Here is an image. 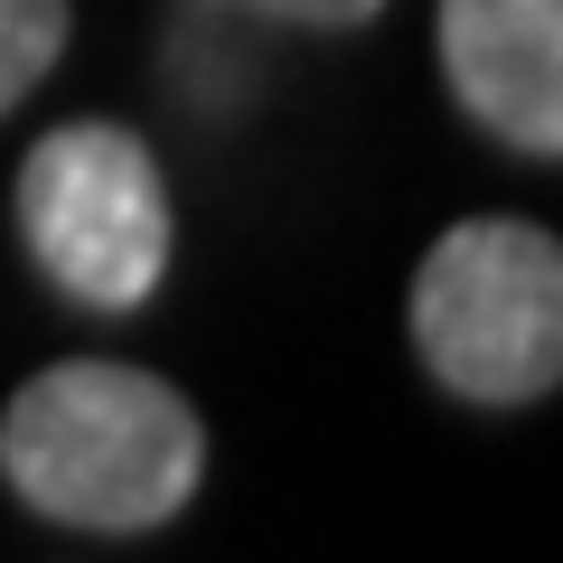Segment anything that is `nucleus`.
I'll use <instances>...</instances> for the list:
<instances>
[{
	"label": "nucleus",
	"instance_id": "f257e3e1",
	"mask_svg": "<svg viewBox=\"0 0 563 563\" xmlns=\"http://www.w3.org/2000/svg\"><path fill=\"white\" fill-rule=\"evenodd\" d=\"M0 479L47 526L141 536L169 526L207 479V422L179 385L113 357H66L10 395L0 413Z\"/></svg>",
	"mask_w": 563,
	"mask_h": 563
},
{
	"label": "nucleus",
	"instance_id": "423d86ee",
	"mask_svg": "<svg viewBox=\"0 0 563 563\" xmlns=\"http://www.w3.org/2000/svg\"><path fill=\"white\" fill-rule=\"evenodd\" d=\"M235 10H263V20H291V29H366L385 0H235Z\"/></svg>",
	"mask_w": 563,
	"mask_h": 563
},
{
	"label": "nucleus",
	"instance_id": "f03ea898",
	"mask_svg": "<svg viewBox=\"0 0 563 563\" xmlns=\"http://www.w3.org/2000/svg\"><path fill=\"white\" fill-rule=\"evenodd\" d=\"M413 347L461 404H536L563 376V244L536 217H470L413 273Z\"/></svg>",
	"mask_w": 563,
	"mask_h": 563
},
{
	"label": "nucleus",
	"instance_id": "39448f33",
	"mask_svg": "<svg viewBox=\"0 0 563 563\" xmlns=\"http://www.w3.org/2000/svg\"><path fill=\"white\" fill-rule=\"evenodd\" d=\"M76 0H0V113L38 95V76L66 57Z\"/></svg>",
	"mask_w": 563,
	"mask_h": 563
},
{
	"label": "nucleus",
	"instance_id": "20e7f679",
	"mask_svg": "<svg viewBox=\"0 0 563 563\" xmlns=\"http://www.w3.org/2000/svg\"><path fill=\"white\" fill-rule=\"evenodd\" d=\"M442 76L479 132L526 161L563 151V0H442Z\"/></svg>",
	"mask_w": 563,
	"mask_h": 563
},
{
	"label": "nucleus",
	"instance_id": "7ed1b4c3",
	"mask_svg": "<svg viewBox=\"0 0 563 563\" xmlns=\"http://www.w3.org/2000/svg\"><path fill=\"white\" fill-rule=\"evenodd\" d=\"M20 235L85 310H141L169 273V179L132 122H57L20 161Z\"/></svg>",
	"mask_w": 563,
	"mask_h": 563
}]
</instances>
